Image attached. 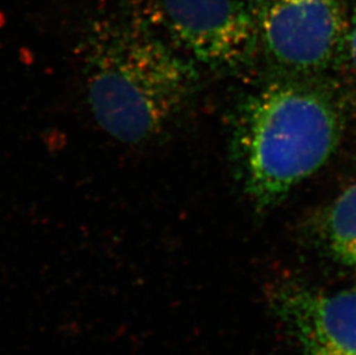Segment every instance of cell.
Returning <instances> with one entry per match:
<instances>
[{"instance_id": "3", "label": "cell", "mask_w": 356, "mask_h": 355, "mask_svg": "<svg viewBox=\"0 0 356 355\" xmlns=\"http://www.w3.org/2000/svg\"><path fill=\"white\" fill-rule=\"evenodd\" d=\"M259 47L289 73L329 68L346 50L350 13L343 0H256Z\"/></svg>"}, {"instance_id": "2", "label": "cell", "mask_w": 356, "mask_h": 355, "mask_svg": "<svg viewBox=\"0 0 356 355\" xmlns=\"http://www.w3.org/2000/svg\"><path fill=\"white\" fill-rule=\"evenodd\" d=\"M343 133L332 96L300 79L273 81L236 112L231 154L242 189L256 208H273L325 164Z\"/></svg>"}, {"instance_id": "5", "label": "cell", "mask_w": 356, "mask_h": 355, "mask_svg": "<svg viewBox=\"0 0 356 355\" xmlns=\"http://www.w3.org/2000/svg\"><path fill=\"white\" fill-rule=\"evenodd\" d=\"M273 307L305 355H356V292L325 294L284 285Z\"/></svg>"}, {"instance_id": "6", "label": "cell", "mask_w": 356, "mask_h": 355, "mask_svg": "<svg viewBox=\"0 0 356 355\" xmlns=\"http://www.w3.org/2000/svg\"><path fill=\"white\" fill-rule=\"evenodd\" d=\"M325 230L333 253L356 270V184L334 201L326 217Z\"/></svg>"}, {"instance_id": "7", "label": "cell", "mask_w": 356, "mask_h": 355, "mask_svg": "<svg viewBox=\"0 0 356 355\" xmlns=\"http://www.w3.org/2000/svg\"><path fill=\"white\" fill-rule=\"evenodd\" d=\"M345 52L350 56V61L356 68V3L350 14L348 31H347L346 50Z\"/></svg>"}, {"instance_id": "1", "label": "cell", "mask_w": 356, "mask_h": 355, "mask_svg": "<svg viewBox=\"0 0 356 355\" xmlns=\"http://www.w3.org/2000/svg\"><path fill=\"white\" fill-rule=\"evenodd\" d=\"M82 73L95 120L127 144L159 139L192 97L197 72L138 22H101L82 43Z\"/></svg>"}, {"instance_id": "4", "label": "cell", "mask_w": 356, "mask_h": 355, "mask_svg": "<svg viewBox=\"0 0 356 355\" xmlns=\"http://www.w3.org/2000/svg\"><path fill=\"white\" fill-rule=\"evenodd\" d=\"M161 19L177 47L215 71L248 64L259 47L252 3L245 0H161Z\"/></svg>"}]
</instances>
